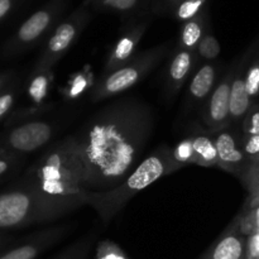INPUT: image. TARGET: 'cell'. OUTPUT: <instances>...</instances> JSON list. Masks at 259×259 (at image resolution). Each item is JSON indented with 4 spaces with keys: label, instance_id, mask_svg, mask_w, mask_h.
I'll list each match as a JSON object with an SVG mask.
<instances>
[{
    "label": "cell",
    "instance_id": "6da1fadb",
    "mask_svg": "<svg viewBox=\"0 0 259 259\" xmlns=\"http://www.w3.org/2000/svg\"><path fill=\"white\" fill-rule=\"evenodd\" d=\"M151 106L136 98L111 101L90 116L75 134L82 156L86 191L118 186L143 161L153 134Z\"/></svg>",
    "mask_w": 259,
    "mask_h": 259
},
{
    "label": "cell",
    "instance_id": "7a4b0ae2",
    "mask_svg": "<svg viewBox=\"0 0 259 259\" xmlns=\"http://www.w3.org/2000/svg\"><path fill=\"white\" fill-rule=\"evenodd\" d=\"M18 184L34 187L52 196L71 197L85 194V169L75 134L46 149Z\"/></svg>",
    "mask_w": 259,
    "mask_h": 259
},
{
    "label": "cell",
    "instance_id": "3957f363",
    "mask_svg": "<svg viewBox=\"0 0 259 259\" xmlns=\"http://www.w3.org/2000/svg\"><path fill=\"white\" fill-rule=\"evenodd\" d=\"M175 159L174 148L168 144H161L151 154L144 157L132 174L120 184L108 191H86L83 194L86 205L93 207L105 225L124 209L132 197L143 191L162 177L184 168Z\"/></svg>",
    "mask_w": 259,
    "mask_h": 259
},
{
    "label": "cell",
    "instance_id": "277c9868",
    "mask_svg": "<svg viewBox=\"0 0 259 259\" xmlns=\"http://www.w3.org/2000/svg\"><path fill=\"white\" fill-rule=\"evenodd\" d=\"M80 196H52L34 187L17 184L0 192V232L55 222L85 206Z\"/></svg>",
    "mask_w": 259,
    "mask_h": 259
},
{
    "label": "cell",
    "instance_id": "5b68a950",
    "mask_svg": "<svg viewBox=\"0 0 259 259\" xmlns=\"http://www.w3.org/2000/svg\"><path fill=\"white\" fill-rule=\"evenodd\" d=\"M171 42L143 51L134 56L129 62L119 67L118 70L101 75L93 85L90 91V100L93 103L105 100L108 98L119 95L129 90L147 77L164 58L171 55Z\"/></svg>",
    "mask_w": 259,
    "mask_h": 259
},
{
    "label": "cell",
    "instance_id": "8992f818",
    "mask_svg": "<svg viewBox=\"0 0 259 259\" xmlns=\"http://www.w3.org/2000/svg\"><path fill=\"white\" fill-rule=\"evenodd\" d=\"M91 20V10L82 4L76 8L68 17L61 20L43 48L42 55L38 58L33 71L34 72H52V68L60 62L73 43L80 38L81 33Z\"/></svg>",
    "mask_w": 259,
    "mask_h": 259
},
{
    "label": "cell",
    "instance_id": "52a82bcc",
    "mask_svg": "<svg viewBox=\"0 0 259 259\" xmlns=\"http://www.w3.org/2000/svg\"><path fill=\"white\" fill-rule=\"evenodd\" d=\"M68 0H51L45 7L33 13L10 38L4 47L5 58L15 57L34 47L47 34H51L67 7Z\"/></svg>",
    "mask_w": 259,
    "mask_h": 259
},
{
    "label": "cell",
    "instance_id": "ba28073f",
    "mask_svg": "<svg viewBox=\"0 0 259 259\" xmlns=\"http://www.w3.org/2000/svg\"><path fill=\"white\" fill-rule=\"evenodd\" d=\"M57 133L55 123L45 119H28L14 124L0 137V147L17 154L32 153L50 143Z\"/></svg>",
    "mask_w": 259,
    "mask_h": 259
},
{
    "label": "cell",
    "instance_id": "9c48e42d",
    "mask_svg": "<svg viewBox=\"0 0 259 259\" xmlns=\"http://www.w3.org/2000/svg\"><path fill=\"white\" fill-rule=\"evenodd\" d=\"M235 63L219 78L211 95L201 108V120L210 133L232 126L230 93L234 77Z\"/></svg>",
    "mask_w": 259,
    "mask_h": 259
},
{
    "label": "cell",
    "instance_id": "30bf717a",
    "mask_svg": "<svg viewBox=\"0 0 259 259\" xmlns=\"http://www.w3.org/2000/svg\"><path fill=\"white\" fill-rule=\"evenodd\" d=\"M76 229V223L56 224L30 234L22 243L0 253V259H37Z\"/></svg>",
    "mask_w": 259,
    "mask_h": 259
},
{
    "label": "cell",
    "instance_id": "8fae6325",
    "mask_svg": "<svg viewBox=\"0 0 259 259\" xmlns=\"http://www.w3.org/2000/svg\"><path fill=\"white\" fill-rule=\"evenodd\" d=\"M218 151V167L242 179L252 161L243 152L240 146V131L229 126L222 131L212 132Z\"/></svg>",
    "mask_w": 259,
    "mask_h": 259
},
{
    "label": "cell",
    "instance_id": "7c38bea8",
    "mask_svg": "<svg viewBox=\"0 0 259 259\" xmlns=\"http://www.w3.org/2000/svg\"><path fill=\"white\" fill-rule=\"evenodd\" d=\"M199 66L196 51L187 50L176 45L169 55L168 65L164 76V95L172 101L187 80L192 77Z\"/></svg>",
    "mask_w": 259,
    "mask_h": 259
},
{
    "label": "cell",
    "instance_id": "4fadbf2b",
    "mask_svg": "<svg viewBox=\"0 0 259 259\" xmlns=\"http://www.w3.org/2000/svg\"><path fill=\"white\" fill-rule=\"evenodd\" d=\"M148 27L149 19H144L132 23V24H129L128 27L121 30L119 38L109 51L101 75H106V73L118 70L119 67L125 65L126 62H129L136 56L134 52L138 48L139 43H141L142 38H143Z\"/></svg>",
    "mask_w": 259,
    "mask_h": 259
},
{
    "label": "cell",
    "instance_id": "5bb4252c",
    "mask_svg": "<svg viewBox=\"0 0 259 259\" xmlns=\"http://www.w3.org/2000/svg\"><path fill=\"white\" fill-rule=\"evenodd\" d=\"M219 63L201 62L190 78L185 100V110L192 111L204 106L219 81Z\"/></svg>",
    "mask_w": 259,
    "mask_h": 259
},
{
    "label": "cell",
    "instance_id": "9a60e30c",
    "mask_svg": "<svg viewBox=\"0 0 259 259\" xmlns=\"http://www.w3.org/2000/svg\"><path fill=\"white\" fill-rule=\"evenodd\" d=\"M201 259H247V237L240 232L238 215Z\"/></svg>",
    "mask_w": 259,
    "mask_h": 259
},
{
    "label": "cell",
    "instance_id": "2e32d148",
    "mask_svg": "<svg viewBox=\"0 0 259 259\" xmlns=\"http://www.w3.org/2000/svg\"><path fill=\"white\" fill-rule=\"evenodd\" d=\"M234 77L232 82V93H230V118L232 126L239 129L242 126L243 119L247 115L254 101L250 99L245 88V58L244 55L235 61Z\"/></svg>",
    "mask_w": 259,
    "mask_h": 259
},
{
    "label": "cell",
    "instance_id": "e0dca14e",
    "mask_svg": "<svg viewBox=\"0 0 259 259\" xmlns=\"http://www.w3.org/2000/svg\"><path fill=\"white\" fill-rule=\"evenodd\" d=\"M210 25H211V23H210L209 18V8H206L204 12L200 13L194 19L182 23L179 40H177L176 45L187 48V50L196 51L200 40L204 37L205 32Z\"/></svg>",
    "mask_w": 259,
    "mask_h": 259
},
{
    "label": "cell",
    "instance_id": "ac0fdd59",
    "mask_svg": "<svg viewBox=\"0 0 259 259\" xmlns=\"http://www.w3.org/2000/svg\"><path fill=\"white\" fill-rule=\"evenodd\" d=\"M195 153V164L202 167H218V151L214 138L209 131H204L190 136Z\"/></svg>",
    "mask_w": 259,
    "mask_h": 259
},
{
    "label": "cell",
    "instance_id": "d6986e66",
    "mask_svg": "<svg viewBox=\"0 0 259 259\" xmlns=\"http://www.w3.org/2000/svg\"><path fill=\"white\" fill-rule=\"evenodd\" d=\"M245 58V88L250 99L259 96V34L243 53Z\"/></svg>",
    "mask_w": 259,
    "mask_h": 259
},
{
    "label": "cell",
    "instance_id": "ffe728a7",
    "mask_svg": "<svg viewBox=\"0 0 259 259\" xmlns=\"http://www.w3.org/2000/svg\"><path fill=\"white\" fill-rule=\"evenodd\" d=\"M98 239V233H86L77 240L63 248L60 253L51 259H88Z\"/></svg>",
    "mask_w": 259,
    "mask_h": 259
},
{
    "label": "cell",
    "instance_id": "44dd1931",
    "mask_svg": "<svg viewBox=\"0 0 259 259\" xmlns=\"http://www.w3.org/2000/svg\"><path fill=\"white\" fill-rule=\"evenodd\" d=\"M51 86V72H34L32 71L28 81L27 94L33 105L42 106L48 96Z\"/></svg>",
    "mask_w": 259,
    "mask_h": 259
},
{
    "label": "cell",
    "instance_id": "7402d4cb",
    "mask_svg": "<svg viewBox=\"0 0 259 259\" xmlns=\"http://www.w3.org/2000/svg\"><path fill=\"white\" fill-rule=\"evenodd\" d=\"M222 53V46L219 40L214 35L211 25L206 29L204 37L200 40L196 48V55L199 58V63L201 62H215Z\"/></svg>",
    "mask_w": 259,
    "mask_h": 259
},
{
    "label": "cell",
    "instance_id": "603a6c76",
    "mask_svg": "<svg viewBox=\"0 0 259 259\" xmlns=\"http://www.w3.org/2000/svg\"><path fill=\"white\" fill-rule=\"evenodd\" d=\"M248 191L245 207L253 206L259 202V162H252L244 176L240 179Z\"/></svg>",
    "mask_w": 259,
    "mask_h": 259
},
{
    "label": "cell",
    "instance_id": "cb8c5ba5",
    "mask_svg": "<svg viewBox=\"0 0 259 259\" xmlns=\"http://www.w3.org/2000/svg\"><path fill=\"white\" fill-rule=\"evenodd\" d=\"M207 8V0H182L174 9L172 15L179 22L185 23L194 19Z\"/></svg>",
    "mask_w": 259,
    "mask_h": 259
},
{
    "label": "cell",
    "instance_id": "d4e9b609",
    "mask_svg": "<svg viewBox=\"0 0 259 259\" xmlns=\"http://www.w3.org/2000/svg\"><path fill=\"white\" fill-rule=\"evenodd\" d=\"M143 5V0H103L98 10L118 13L124 18H131L132 14L138 12Z\"/></svg>",
    "mask_w": 259,
    "mask_h": 259
},
{
    "label": "cell",
    "instance_id": "484cf974",
    "mask_svg": "<svg viewBox=\"0 0 259 259\" xmlns=\"http://www.w3.org/2000/svg\"><path fill=\"white\" fill-rule=\"evenodd\" d=\"M91 85V75L86 71L78 72L73 75L68 81L67 86L63 90V95L68 100H76L80 98L88 89H90ZM91 90V89H90Z\"/></svg>",
    "mask_w": 259,
    "mask_h": 259
},
{
    "label": "cell",
    "instance_id": "4316f807",
    "mask_svg": "<svg viewBox=\"0 0 259 259\" xmlns=\"http://www.w3.org/2000/svg\"><path fill=\"white\" fill-rule=\"evenodd\" d=\"M240 232L248 237L252 233L259 232V202L253 206L245 207L239 215Z\"/></svg>",
    "mask_w": 259,
    "mask_h": 259
},
{
    "label": "cell",
    "instance_id": "83f0119b",
    "mask_svg": "<svg viewBox=\"0 0 259 259\" xmlns=\"http://www.w3.org/2000/svg\"><path fill=\"white\" fill-rule=\"evenodd\" d=\"M174 157L179 163L185 167L189 164H195V153L191 137L184 138L176 144L174 148Z\"/></svg>",
    "mask_w": 259,
    "mask_h": 259
},
{
    "label": "cell",
    "instance_id": "f1b7e54d",
    "mask_svg": "<svg viewBox=\"0 0 259 259\" xmlns=\"http://www.w3.org/2000/svg\"><path fill=\"white\" fill-rule=\"evenodd\" d=\"M95 259H129L120 247L113 240H101L96 247Z\"/></svg>",
    "mask_w": 259,
    "mask_h": 259
},
{
    "label": "cell",
    "instance_id": "f546056e",
    "mask_svg": "<svg viewBox=\"0 0 259 259\" xmlns=\"http://www.w3.org/2000/svg\"><path fill=\"white\" fill-rule=\"evenodd\" d=\"M18 85L17 82H13L8 86L3 93H0V121L4 120L12 111L18 96Z\"/></svg>",
    "mask_w": 259,
    "mask_h": 259
},
{
    "label": "cell",
    "instance_id": "4dcf8cb0",
    "mask_svg": "<svg viewBox=\"0 0 259 259\" xmlns=\"http://www.w3.org/2000/svg\"><path fill=\"white\" fill-rule=\"evenodd\" d=\"M240 131L242 133L249 134V136H259V104L255 101L252 104L247 115L243 119Z\"/></svg>",
    "mask_w": 259,
    "mask_h": 259
},
{
    "label": "cell",
    "instance_id": "1f68e13d",
    "mask_svg": "<svg viewBox=\"0 0 259 259\" xmlns=\"http://www.w3.org/2000/svg\"><path fill=\"white\" fill-rule=\"evenodd\" d=\"M240 146L250 161L254 162L259 158V136H249L240 131Z\"/></svg>",
    "mask_w": 259,
    "mask_h": 259
},
{
    "label": "cell",
    "instance_id": "d6a6232c",
    "mask_svg": "<svg viewBox=\"0 0 259 259\" xmlns=\"http://www.w3.org/2000/svg\"><path fill=\"white\" fill-rule=\"evenodd\" d=\"M20 159H22L20 154L13 153V152L8 156L2 157L0 158V180L7 176V175H9L19 164Z\"/></svg>",
    "mask_w": 259,
    "mask_h": 259
},
{
    "label": "cell",
    "instance_id": "836d02e7",
    "mask_svg": "<svg viewBox=\"0 0 259 259\" xmlns=\"http://www.w3.org/2000/svg\"><path fill=\"white\" fill-rule=\"evenodd\" d=\"M247 259H259V232L247 237Z\"/></svg>",
    "mask_w": 259,
    "mask_h": 259
},
{
    "label": "cell",
    "instance_id": "e575fe53",
    "mask_svg": "<svg viewBox=\"0 0 259 259\" xmlns=\"http://www.w3.org/2000/svg\"><path fill=\"white\" fill-rule=\"evenodd\" d=\"M182 0H158V4L154 7L156 12H162V10H171L174 12L175 8L181 3Z\"/></svg>",
    "mask_w": 259,
    "mask_h": 259
},
{
    "label": "cell",
    "instance_id": "d590c367",
    "mask_svg": "<svg viewBox=\"0 0 259 259\" xmlns=\"http://www.w3.org/2000/svg\"><path fill=\"white\" fill-rule=\"evenodd\" d=\"M14 77H15V73L14 72H2L0 73V93L5 90L8 86L12 85L14 82Z\"/></svg>",
    "mask_w": 259,
    "mask_h": 259
},
{
    "label": "cell",
    "instance_id": "8d00e7d4",
    "mask_svg": "<svg viewBox=\"0 0 259 259\" xmlns=\"http://www.w3.org/2000/svg\"><path fill=\"white\" fill-rule=\"evenodd\" d=\"M13 7V0H0V20L10 12Z\"/></svg>",
    "mask_w": 259,
    "mask_h": 259
},
{
    "label": "cell",
    "instance_id": "74e56055",
    "mask_svg": "<svg viewBox=\"0 0 259 259\" xmlns=\"http://www.w3.org/2000/svg\"><path fill=\"white\" fill-rule=\"evenodd\" d=\"M12 238L9 237V235L8 234H5V233H3V232H0V250L3 249V248H5L7 247V245H9V244H12Z\"/></svg>",
    "mask_w": 259,
    "mask_h": 259
},
{
    "label": "cell",
    "instance_id": "f35d334b",
    "mask_svg": "<svg viewBox=\"0 0 259 259\" xmlns=\"http://www.w3.org/2000/svg\"><path fill=\"white\" fill-rule=\"evenodd\" d=\"M101 2H103V0H85L82 4L88 5L89 8H95V9H98L99 5L101 4Z\"/></svg>",
    "mask_w": 259,
    "mask_h": 259
},
{
    "label": "cell",
    "instance_id": "ab89813d",
    "mask_svg": "<svg viewBox=\"0 0 259 259\" xmlns=\"http://www.w3.org/2000/svg\"><path fill=\"white\" fill-rule=\"evenodd\" d=\"M9 153H12V152L8 151V149L4 148V147H0V158H2V157H4V156H8Z\"/></svg>",
    "mask_w": 259,
    "mask_h": 259
},
{
    "label": "cell",
    "instance_id": "60d3db41",
    "mask_svg": "<svg viewBox=\"0 0 259 259\" xmlns=\"http://www.w3.org/2000/svg\"><path fill=\"white\" fill-rule=\"evenodd\" d=\"M254 162H259V158H258V159H257V161H254Z\"/></svg>",
    "mask_w": 259,
    "mask_h": 259
}]
</instances>
